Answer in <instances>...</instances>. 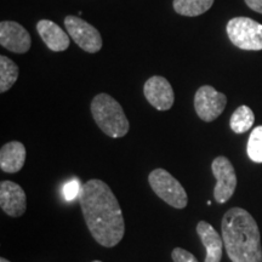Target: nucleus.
I'll use <instances>...</instances> for the list:
<instances>
[{
	"label": "nucleus",
	"instance_id": "nucleus-22",
	"mask_svg": "<svg viewBox=\"0 0 262 262\" xmlns=\"http://www.w3.org/2000/svg\"><path fill=\"white\" fill-rule=\"evenodd\" d=\"M0 262H10V261L6 260L5 257H2V258H0Z\"/></svg>",
	"mask_w": 262,
	"mask_h": 262
},
{
	"label": "nucleus",
	"instance_id": "nucleus-7",
	"mask_svg": "<svg viewBox=\"0 0 262 262\" xmlns=\"http://www.w3.org/2000/svg\"><path fill=\"white\" fill-rule=\"evenodd\" d=\"M211 170L216 179L214 198L219 204L228 202L237 188V175L232 163L226 157H217L211 164Z\"/></svg>",
	"mask_w": 262,
	"mask_h": 262
},
{
	"label": "nucleus",
	"instance_id": "nucleus-4",
	"mask_svg": "<svg viewBox=\"0 0 262 262\" xmlns=\"http://www.w3.org/2000/svg\"><path fill=\"white\" fill-rule=\"evenodd\" d=\"M148 182L153 192L166 204L175 209H183L188 204L186 189L171 173L164 169H155L148 175Z\"/></svg>",
	"mask_w": 262,
	"mask_h": 262
},
{
	"label": "nucleus",
	"instance_id": "nucleus-6",
	"mask_svg": "<svg viewBox=\"0 0 262 262\" xmlns=\"http://www.w3.org/2000/svg\"><path fill=\"white\" fill-rule=\"evenodd\" d=\"M64 26L68 34L79 45L84 51L95 54L102 48V38L100 32L94 26L88 24L83 18L77 16H67L64 18Z\"/></svg>",
	"mask_w": 262,
	"mask_h": 262
},
{
	"label": "nucleus",
	"instance_id": "nucleus-5",
	"mask_svg": "<svg viewBox=\"0 0 262 262\" xmlns=\"http://www.w3.org/2000/svg\"><path fill=\"white\" fill-rule=\"evenodd\" d=\"M229 40L242 50H262V25L249 17H234L227 24Z\"/></svg>",
	"mask_w": 262,
	"mask_h": 262
},
{
	"label": "nucleus",
	"instance_id": "nucleus-19",
	"mask_svg": "<svg viewBox=\"0 0 262 262\" xmlns=\"http://www.w3.org/2000/svg\"><path fill=\"white\" fill-rule=\"evenodd\" d=\"M81 191V186L78 180H72V181L67 182L63 187V196L67 202L73 201V199L79 196Z\"/></svg>",
	"mask_w": 262,
	"mask_h": 262
},
{
	"label": "nucleus",
	"instance_id": "nucleus-14",
	"mask_svg": "<svg viewBox=\"0 0 262 262\" xmlns=\"http://www.w3.org/2000/svg\"><path fill=\"white\" fill-rule=\"evenodd\" d=\"M26 148L18 141L6 143L0 149V169L4 172L15 173L24 168Z\"/></svg>",
	"mask_w": 262,
	"mask_h": 262
},
{
	"label": "nucleus",
	"instance_id": "nucleus-2",
	"mask_svg": "<svg viewBox=\"0 0 262 262\" xmlns=\"http://www.w3.org/2000/svg\"><path fill=\"white\" fill-rule=\"evenodd\" d=\"M222 239L232 262H262L258 226L244 209L231 208L222 217Z\"/></svg>",
	"mask_w": 262,
	"mask_h": 262
},
{
	"label": "nucleus",
	"instance_id": "nucleus-3",
	"mask_svg": "<svg viewBox=\"0 0 262 262\" xmlns=\"http://www.w3.org/2000/svg\"><path fill=\"white\" fill-rule=\"evenodd\" d=\"M91 113L97 126L107 136L118 139L125 136L129 131V120L122 106L107 94H98L91 103Z\"/></svg>",
	"mask_w": 262,
	"mask_h": 262
},
{
	"label": "nucleus",
	"instance_id": "nucleus-9",
	"mask_svg": "<svg viewBox=\"0 0 262 262\" xmlns=\"http://www.w3.org/2000/svg\"><path fill=\"white\" fill-rule=\"evenodd\" d=\"M143 93L147 101L158 111H168L172 107L175 96L172 86L164 77L155 75L145 83Z\"/></svg>",
	"mask_w": 262,
	"mask_h": 262
},
{
	"label": "nucleus",
	"instance_id": "nucleus-21",
	"mask_svg": "<svg viewBox=\"0 0 262 262\" xmlns=\"http://www.w3.org/2000/svg\"><path fill=\"white\" fill-rule=\"evenodd\" d=\"M245 3L251 10L262 14V0H245Z\"/></svg>",
	"mask_w": 262,
	"mask_h": 262
},
{
	"label": "nucleus",
	"instance_id": "nucleus-20",
	"mask_svg": "<svg viewBox=\"0 0 262 262\" xmlns=\"http://www.w3.org/2000/svg\"><path fill=\"white\" fill-rule=\"evenodd\" d=\"M173 262H199L196 257L189 251L182 248H175L171 253Z\"/></svg>",
	"mask_w": 262,
	"mask_h": 262
},
{
	"label": "nucleus",
	"instance_id": "nucleus-10",
	"mask_svg": "<svg viewBox=\"0 0 262 262\" xmlns=\"http://www.w3.org/2000/svg\"><path fill=\"white\" fill-rule=\"evenodd\" d=\"M0 44L16 54H25L31 48L32 39L29 33L17 22L3 21L0 24Z\"/></svg>",
	"mask_w": 262,
	"mask_h": 262
},
{
	"label": "nucleus",
	"instance_id": "nucleus-23",
	"mask_svg": "<svg viewBox=\"0 0 262 262\" xmlns=\"http://www.w3.org/2000/svg\"><path fill=\"white\" fill-rule=\"evenodd\" d=\"M93 262H102V261H98V260H95V261H93Z\"/></svg>",
	"mask_w": 262,
	"mask_h": 262
},
{
	"label": "nucleus",
	"instance_id": "nucleus-13",
	"mask_svg": "<svg viewBox=\"0 0 262 262\" xmlns=\"http://www.w3.org/2000/svg\"><path fill=\"white\" fill-rule=\"evenodd\" d=\"M37 31L47 47L52 51H64L70 47V37L55 22L41 19L38 22Z\"/></svg>",
	"mask_w": 262,
	"mask_h": 262
},
{
	"label": "nucleus",
	"instance_id": "nucleus-17",
	"mask_svg": "<svg viewBox=\"0 0 262 262\" xmlns=\"http://www.w3.org/2000/svg\"><path fill=\"white\" fill-rule=\"evenodd\" d=\"M18 78V67L6 56H0V91L5 93L16 83Z\"/></svg>",
	"mask_w": 262,
	"mask_h": 262
},
{
	"label": "nucleus",
	"instance_id": "nucleus-8",
	"mask_svg": "<svg viewBox=\"0 0 262 262\" xmlns=\"http://www.w3.org/2000/svg\"><path fill=\"white\" fill-rule=\"evenodd\" d=\"M227 97L225 94L219 93L210 85L199 88L195 93L194 108L198 117L204 122L210 123L217 119L225 111Z\"/></svg>",
	"mask_w": 262,
	"mask_h": 262
},
{
	"label": "nucleus",
	"instance_id": "nucleus-15",
	"mask_svg": "<svg viewBox=\"0 0 262 262\" xmlns=\"http://www.w3.org/2000/svg\"><path fill=\"white\" fill-rule=\"evenodd\" d=\"M214 0H173V9L178 14L187 17H194L208 11Z\"/></svg>",
	"mask_w": 262,
	"mask_h": 262
},
{
	"label": "nucleus",
	"instance_id": "nucleus-1",
	"mask_svg": "<svg viewBox=\"0 0 262 262\" xmlns=\"http://www.w3.org/2000/svg\"><path fill=\"white\" fill-rule=\"evenodd\" d=\"M79 204L91 235L104 248L122 242L125 224L122 208L106 182L93 179L81 185Z\"/></svg>",
	"mask_w": 262,
	"mask_h": 262
},
{
	"label": "nucleus",
	"instance_id": "nucleus-16",
	"mask_svg": "<svg viewBox=\"0 0 262 262\" xmlns=\"http://www.w3.org/2000/svg\"><path fill=\"white\" fill-rule=\"evenodd\" d=\"M255 116L251 108L248 106H241L234 111L231 117L229 126L235 134H244L254 125Z\"/></svg>",
	"mask_w": 262,
	"mask_h": 262
},
{
	"label": "nucleus",
	"instance_id": "nucleus-12",
	"mask_svg": "<svg viewBox=\"0 0 262 262\" xmlns=\"http://www.w3.org/2000/svg\"><path fill=\"white\" fill-rule=\"evenodd\" d=\"M196 233L201 238L202 244L206 249L204 262H221L222 248L225 247L222 235L206 221H199L196 225Z\"/></svg>",
	"mask_w": 262,
	"mask_h": 262
},
{
	"label": "nucleus",
	"instance_id": "nucleus-18",
	"mask_svg": "<svg viewBox=\"0 0 262 262\" xmlns=\"http://www.w3.org/2000/svg\"><path fill=\"white\" fill-rule=\"evenodd\" d=\"M247 152L255 163H262V125L256 126L249 136Z\"/></svg>",
	"mask_w": 262,
	"mask_h": 262
},
{
	"label": "nucleus",
	"instance_id": "nucleus-11",
	"mask_svg": "<svg viewBox=\"0 0 262 262\" xmlns=\"http://www.w3.org/2000/svg\"><path fill=\"white\" fill-rule=\"evenodd\" d=\"M27 196L19 185L12 181L0 183V208L11 217H19L26 212Z\"/></svg>",
	"mask_w": 262,
	"mask_h": 262
}]
</instances>
